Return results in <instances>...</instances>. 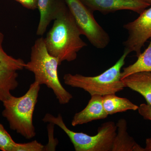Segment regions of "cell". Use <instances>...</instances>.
<instances>
[{"mask_svg": "<svg viewBox=\"0 0 151 151\" xmlns=\"http://www.w3.org/2000/svg\"><path fill=\"white\" fill-rule=\"evenodd\" d=\"M81 30L69 9L55 20L44 38L47 50L59 60L71 62L77 58L78 52L87 46L81 38Z\"/></svg>", "mask_w": 151, "mask_h": 151, "instance_id": "cell-1", "label": "cell"}, {"mask_svg": "<svg viewBox=\"0 0 151 151\" xmlns=\"http://www.w3.org/2000/svg\"><path fill=\"white\" fill-rule=\"evenodd\" d=\"M60 64L59 60L49 53L44 38L41 37L32 47L30 60L25 63L24 68L33 73L35 81L52 89L60 104L64 105L69 103L73 95L60 81L58 68Z\"/></svg>", "mask_w": 151, "mask_h": 151, "instance_id": "cell-2", "label": "cell"}, {"mask_svg": "<svg viewBox=\"0 0 151 151\" xmlns=\"http://www.w3.org/2000/svg\"><path fill=\"white\" fill-rule=\"evenodd\" d=\"M40 85L34 81L24 95L20 97L12 95L3 102L4 108L2 114L8 122L11 129L27 139H32L36 134L33 116Z\"/></svg>", "mask_w": 151, "mask_h": 151, "instance_id": "cell-3", "label": "cell"}, {"mask_svg": "<svg viewBox=\"0 0 151 151\" xmlns=\"http://www.w3.org/2000/svg\"><path fill=\"white\" fill-rule=\"evenodd\" d=\"M129 54L124 50L122 56L114 65L96 76L66 73L63 77L64 83L71 87L83 89L91 96H104L116 94L126 87L121 77V73L125 60Z\"/></svg>", "mask_w": 151, "mask_h": 151, "instance_id": "cell-4", "label": "cell"}, {"mask_svg": "<svg viewBox=\"0 0 151 151\" xmlns=\"http://www.w3.org/2000/svg\"><path fill=\"white\" fill-rule=\"evenodd\" d=\"M42 120L61 128L68 136L76 151H112L117 129L114 122L103 123L98 128L97 134L90 136L82 132H73L68 129L60 114L55 117L47 113Z\"/></svg>", "mask_w": 151, "mask_h": 151, "instance_id": "cell-5", "label": "cell"}, {"mask_svg": "<svg viewBox=\"0 0 151 151\" xmlns=\"http://www.w3.org/2000/svg\"><path fill=\"white\" fill-rule=\"evenodd\" d=\"M82 35L97 49H104L110 43L108 33L97 22L93 12L81 0H64Z\"/></svg>", "mask_w": 151, "mask_h": 151, "instance_id": "cell-6", "label": "cell"}, {"mask_svg": "<svg viewBox=\"0 0 151 151\" xmlns=\"http://www.w3.org/2000/svg\"><path fill=\"white\" fill-rule=\"evenodd\" d=\"M128 38L123 42L124 50L135 52L138 57L147 41L151 38V7L142 12L137 18L124 24Z\"/></svg>", "mask_w": 151, "mask_h": 151, "instance_id": "cell-7", "label": "cell"}, {"mask_svg": "<svg viewBox=\"0 0 151 151\" xmlns=\"http://www.w3.org/2000/svg\"><path fill=\"white\" fill-rule=\"evenodd\" d=\"M92 12L106 14L120 10H130L140 14L151 6L147 0H81Z\"/></svg>", "mask_w": 151, "mask_h": 151, "instance_id": "cell-8", "label": "cell"}, {"mask_svg": "<svg viewBox=\"0 0 151 151\" xmlns=\"http://www.w3.org/2000/svg\"><path fill=\"white\" fill-rule=\"evenodd\" d=\"M37 9L40 18L36 35L42 36L51 22L57 19L68 7L64 0H37Z\"/></svg>", "mask_w": 151, "mask_h": 151, "instance_id": "cell-9", "label": "cell"}, {"mask_svg": "<svg viewBox=\"0 0 151 151\" xmlns=\"http://www.w3.org/2000/svg\"><path fill=\"white\" fill-rule=\"evenodd\" d=\"M108 116L103 107V96L92 95L86 107L74 115L71 125L76 127L92 121L104 119Z\"/></svg>", "mask_w": 151, "mask_h": 151, "instance_id": "cell-10", "label": "cell"}, {"mask_svg": "<svg viewBox=\"0 0 151 151\" xmlns=\"http://www.w3.org/2000/svg\"><path fill=\"white\" fill-rule=\"evenodd\" d=\"M126 87L139 93L151 105V72L143 71L128 76L122 79Z\"/></svg>", "mask_w": 151, "mask_h": 151, "instance_id": "cell-11", "label": "cell"}, {"mask_svg": "<svg viewBox=\"0 0 151 151\" xmlns=\"http://www.w3.org/2000/svg\"><path fill=\"white\" fill-rule=\"evenodd\" d=\"M116 125V134L112 151H145V148L141 147L129 135L126 119H119Z\"/></svg>", "mask_w": 151, "mask_h": 151, "instance_id": "cell-12", "label": "cell"}, {"mask_svg": "<svg viewBox=\"0 0 151 151\" xmlns=\"http://www.w3.org/2000/svg\"><path fill=\"white\" fill-rule=\"evenodd\" d=\"M18 73L0 62V101L4 102L12 96L11 91L18 86Z\"/></svg>", "mask_w": 151, "mask_h": 151, "instance_id": "cell-13", "label": "cell"}, {"mask_svg": "<svg viewBox=\"0 0 151 151\" xmlns=\"http://www.w3.org/2000/svg\"><path fill=\"white\" fill-rule=\"evenodd\" d=\"M103 104L108 116L129 110L137 111L139 108L138 105L134 104L129 99L118 97L116 94L103 96Z\"/></svg>", "mask_w": 151, "mask_h": 151, "instance_id": "cell-14", "label": "cell"}, {"mask_svg": "<svg viewBox=\"0 0 151 151\" xmlns=\"http://www.w3.org/2000/svg\"><path fill=\"white\" fill-rule=\"evenodd\" d=\"M137 57V60L133 64L123 68L121 73L122 79L138 72H151V38L148 46Z\"/></svg>", "mask_w": 151, "mask_h": 151, "instance_id": "cell-15", "label": "cell"}, {"mask_svg": "<svg viewBox=\"0 0 151 151\" xmlns=\"http://www.w3.org/2000/svg\"><path fill=\"white\" fill-rule=\"evenodd\" d=\"M4 35L0 32V62L4 63L11 69L22 70L24 68L25 63L21 58H15L6 53L3 49L2 44Z\"/></svg>", "mask_w": 151, "mask_h": 151, "instance_id": "cell-16", "label": "cell"}, {"mask_svg": "<svg viewBox=\"0 0 151 151\" xmlns=\"http://www.w3.org/2000/svg\"><path fill=\"white\" fill-rule=\"evenodd\" d=\"M17 143L0 124V150L2 151H14Z\"/></svg>", "mask_w": 151, "mask_h": 151, "instance_id": "cell-17", "label": "cell"}, {"mask_svg": "<svg viewBox=\"0 0 151 151\" xmlns=\"http://www.w3.org/2000/svg\"><path fill=\"white\" fill-rule=\"evenodd\" d=\"M46 151L45 146L36 140L26 143H17L14 151Z\"/></svg>", "mask_w": 151, "mask_h": 151, "instance_id": "cell-18", "label": "cell"}, {"mask_svg": "<svg viewBox=\"0 0 151 151\" xmlns=\"http://www.w3.org/2000/svg\"><path fill=\"white\" fill-rule=\"evenodd\" d=\"M138 112L144 119L151 121V105L148 104H141L139 106Z\"/></svg>", "mask_w": 151, "mask_h": 151, "instance_id": "cell-19", "label": "cell"}, {"mask_svg": "<svg viewBox=\"0 0 151 151\" xmlns=\"http://www.w3.org/2000/svg\"><path fill=\"white\" fill-rule=\"evenodd\" d=\"M19 3L24 7L29 10L36 9H37V0H14Z\"/></svg>", "mask_w": 151, "mask_h": 151, "instance_id": "cell-20", "label": "cell"}, {"mask_svg": "<svg viewBox=\"0 0 151 151\" xmlns=\"http://www.w3.org/2000/svg\"><path fill=\"white\" fill-rule=\"evenodd\" d=\"M145 151H151V137L146 139Z\"/></svg>", "mask_w": 151, "mask_h": 151, "instance_id": "cell-21", "label": "cell"}, {"mask_svg": "<svg viewBox=\"0 0 151 151\" xmlns=\"http://www.w3.org/2000/svg\"><path fill=\"white\" fill-rule=\"evenodd\" d=\"M147 1H148L150 3V4H151V0H147Z\"/></svg>", "mask_w": 151, "mask_h": 151, "instance_id": "cell-22", "label": "cell"}]
</instances>
